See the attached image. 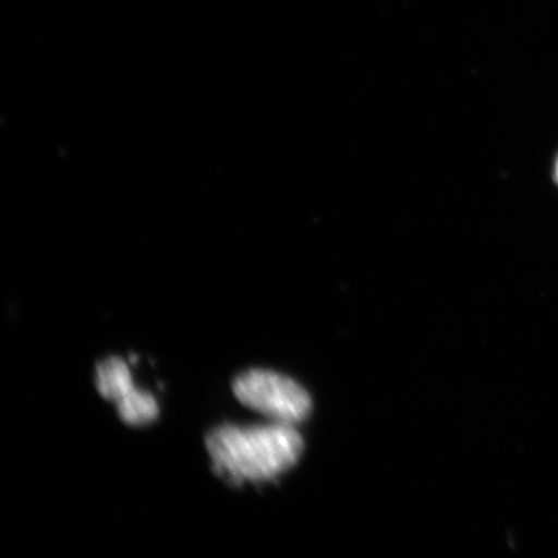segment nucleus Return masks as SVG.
I'll return each instance as SVG.
<instances>
[{
	"label": "nucleus",
	"mask_w": 558,
	"mask_h": 558,
	"mask_svg": "<svg viewBox=\"0 0 558 558\" xmlns=\"http://www.w3.org/2000/svg\"><path fill=\"white\" fill-rule=\"evenodd\" d=\"M213 469L228 483H264L294 466L304 441L294 425L271 422L256 427L225 424L208 432Z\"/></svg>",
	"instance_id": "nucleus-1"
},
{
	"label": "nucleus",
	"mask_w": 558,
	"mask_h": 558,
	"mask_svg": "<svg viewBox=\"0 0 558 558\" xmlns=\"http://www.w3.org/2000/svg\"><path fill=\"white\" fill-rule=\"evenodd\" d=\"M235 399L244 407L271 418V422L298 425L310 416L311 396L289 376L269 369H248L233 380Z\"/></svg>",
	"instance_id": "nucleus-2"
},
{
	"label": "nucleus",
	"mask_w": 558,
	"mask_h": 558,
	"mask_svg": "<svg viewBox=\"0 0 558 558\" xmlns=\"http://www.w3.org/2000/svg\"><path fill=\"white\" fill-rule=\"evenodd\" d=\"M96 388L105 400L116 403L125 424L144 425L156 421L158 403L150 393L135 387L130 368L120 357H109L96 366Z\"/></svg>",
	"instance_id": "nucleus-3"
},
{
	"label": "nucleus",
	"mask_w": 558,
	"mask_h": 558,
	"mask_svg": "<svg viewBox=\"0 0 558 558\" xmlns=\"http://www.w3.org/2000/svg\"><path fill=\"white\" fill-rule=\"evenodd\" d=\"M556 177H557V180H558V163H557V169H556Z\"/></svg>",
	"instance_id": "nucleus-4"
}]
</instances>
